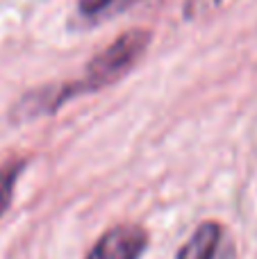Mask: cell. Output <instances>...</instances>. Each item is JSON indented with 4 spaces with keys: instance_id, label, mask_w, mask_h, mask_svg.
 I'll list each match as a JSON object with an SVG mask.
<instances>
[{
    "instance_id": "1",
    "label": "cell",
    "mask_w": 257,
    "mask_h": 259,
    "mask_svg": "<svg viewBox=\"0 0 257 259\" xmlns=\"http://www.w3.org/2000/svg\"><path fill=\"white\" fill-rule=\"evenodd\" d=\"M148 46H150V32L144 30V27H135V30L118 34L112 44L105 46L98 55L91 57L82 77L75 80L77 96L96 94L100 89L116 84L121 77H125L137 66V62L141 59V55L146 53Z\"/></svg>"
},
{
    "instance_id": "2",
    "label": "cell",
    "mask_w": 257,
    "mask_h": 259,
    "mask_svg": "<svg viewBox=\"0 0 257 259\" xmlns=\"http://www.w3.org/2000/svg\"><path fill=\"white\" fill-rule=\"evenodd\" d=\"M148 248V232L135 223H118L96 241L84 259H139Z\"/></svg>"
},
{
    "instance_id": "3",
    "label": "cell",
    "mask_w": 257,
    "mask_h": 259,
    "mask_svg": "<svg viewBox=\"0 0 257 259\" xmlns=\"http://www.w3.org/2000/svg\"><path fill=\"white\" fill-rule=\"evenodd\" d=\"M77 91L73 82H59V84H46L39 89H32L18 100L9 112V118L14 123H27L41 118L46 114H53L62 107L66 100L75 98Z\"/></svg>"
},
{
    "instance_id": "4",
    "label": "cell",
    "mask_w": 257,
    "mask_h": 259,
    "mask_svg": "<svg viewBox=\"0 0 257 259\" xmlns=\"http://www.w3.org/2000/svg\"><path fill=\"white\" fill-rule=\"evenodd\" d=\"M223 246H226V230L214 221H207L196 228L191 239L180 248L178 259H221L226 257Z\"/></svg>"
},
{
    "instance_id": "5",
    "label": "cell",
    "mask_w": 257,
    "mask_h": 259,
    "mask_svg": "<svg viewBox=\"0 0 257 259\" xmlns=\"http://www.w3.org/2000/svg\"><path fill=\"white\" fill-rule=\"evenodd\" d=\"M139 0H80L77 3V14L84 23L96 25V23H103L112 16H118L125 9L135 7Z\"/></svg>"
},
{
    "instance_id": "6",
    "label": "cell",
    "mask_w": 257,
    "mask_h": 259,
    "mask_svg": "<svg viewBox=\"0 0 257 259\" xmlns=\"http://www.w3.org/2000/svg\"><path fill=\"white\" fill-rule=\"evenodd\" d=\"M23 168H25V159L23 157H14V159L5 161L0 166V219H3L5 211L12 205L14 189H16V182L21 178Z\"/></svg>"
},
{
    "instance_id": "7",
    "label": "cell",
    "mask_w": 257,
    "mask_h": 259,
    "mask_svg": "<svg viewBox=\"0 0 257 259\" xmlns=\"http://www.w3.org/2000/svg\"><path fill=\"white\" fill-rule=\"evenodd\" d=\"M221 0H187V16L196 18V16H205L207 12H212Z\"/></svg>"
}]
</instances>
